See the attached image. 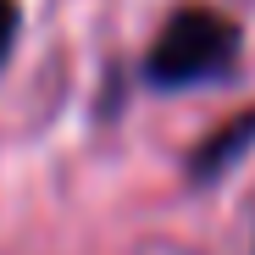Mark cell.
<instances>
[{
  "instance_id": "1",
  "label": "cell",
  "mask_w": 255,
  "mask_h": 255,
  "mask_svg": "<svg viewBox=\"0 0 255 255\" xmlns=\"http://www.w3.org/2000/svg\"><path fill=\"white\" fill-rule=\"evenodd\" d=\"M244 28L217 6H178L161 22V33L144 50V83L150 89H200L239 72Z\"/></svg>"
},
{
  "instance_id": "3",
  "label": "cell",
  "mask_w": 255,
  "mask_h": 255,
  "mask_svg": "<svg viewBox=\"0 0 255 255\" xmlns=\"http://www.w3.org/2000/svg\"><path fill=\"white\" fill-rule=\"evenodd\" d=\"M17 33H22V6L17 0H0V72H6V61L17 50Z\"/></svg>"
},
{
  "instance_id": "2",
  "label": "cell",
  "mask_w": 255,
  "mask_h": 255,
  "mask_svg": "<svg viewBox=\"0 0 255 255\" xmlns=\"http://www.w3.org/2000/svg\"><path fill=\"white\" fill-rule=\"evenodd\" d=\"M250 150H255V106L239 111V117L222 122V128H211V133L200 139V150L189 155V178H194V183H217L222 172H233Z\"/></svg>"
}]
</instances>
